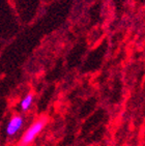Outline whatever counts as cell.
I'll list each match as a JSON object with an SVG mask.
<instances>
[{"label": "cell", "mask_w": 145, "mask_h": 146, "mask_svg": "<svg viewBox=\"0 0 145 146\" xmlns=\"http://www.w3.org/2000/svg\"><path fill=\"white\" fill-rule=\"evenodd\" d=\"M46 123H47V120L45 118H39L36 121H34L33 123L26 129L25 133L23 134L22 138H21V145L27 146L30 143H32L34 139L41 134L43 129L45 127Z\"/></svg>", "instance_id": "1"}, {"label": "cell", "mask_w": 145, "mask_h": 146, "mask_svg": "<svg viewBox=\"0 0 145 146\" xmlns=\"http://www.w3.org/2000/svg\"><path fill=\"white\" fill-rule=\"evenodd\" d=\"M23 124H24V118L20 114H15L11 116L9 119V123L6 125V135L9 137H14L19 133V131L22 129Z\"/></svg>", "instance_id": "2"}, {"label": "cell", "mask_w": 145, "mask_h": 146, "mask_svg": "<svg viewBox=\"0 0 145 146\" xmlns=\"http://www.w3.org/2000/svg\"><path fill=\"white\" fill-rule=\"evenodd\" d=\"M33 100H34V96L33 93H28L27 96H24L21 103H20V107L22 109V111H28V110L30 109L31 105L33 103Z\"/></svg>", "instance_id": "3"}]
</instances>
